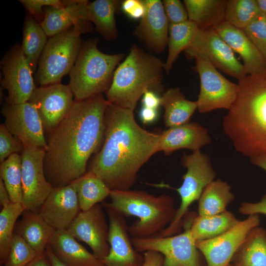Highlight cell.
I'll return each mask as SVG.
<instances>
[{
  "label": "cell",
  "mask_w": 266,
  "mask_h": 266,
  "mask_svg": "<svg viewBox=\"0 0 266 266\" xmlns=\"http://www.w3.org/2000/svg\"><path fill=\"white\" fill-rule=\"evenodd\" d=\"M109 103L103 94L74 100L67 115L49 133L44 167L53 188L68 185L87 172L88 161L103 142Z\"/></svg>",
  "instance_id": "obj_1"
},
{
  "label": "cell",
  "mask_w": 266,
  "mask_h": 266,
  "mask_svg": "<svg viewBox=\"0 0 266 266\" xmlns=\"http://www.w3.org/2000/svg\"><path fill=\"white\" fill-rule=\"evenodd\" d=\"M80 211L75 187L72 182L53 188L38 213L54 230L64 231L67 230Z\"/></svg>",
  "instance_id": "obj_19"
},
{
  "label": "cell",
  "mask_w": 266,
  "mask_h": 266,
  "mask_svg": "<svg viewBox=\"0 0 266 266\" xmlns=\"http://www.w3.org/2000/svg\"><path fill=\"white\" fill-rule=\"evenodd\" d=\"M121 3L118 0H96L86 5V20L93 23L95 30L107 40H114L118 36L115 14Z\"/></svg>",
  "instance_id": "obj_26"
},
{
  "label": "cell",
  "mask_w": 266,
  "mask_h": 266,
  "mask_svg": "<svg viewBox=\"0 0 266 266\" xmlns=\"http://www.w3.org/2000/svg\"><path fill=\"white\" fill-rule=\"evenodd\" d=\"M103 208L97 204L88 210L80 211L67 230L76 240L87 244L100 260L110 249L109 224Z\"/></svg>",
  "instance_id": "obj_17"
},
{
  "label": "cell",
  "mask_w": 266,
  "mask_h": 266,
  "mask_svg": "<svg viewBox=\"0 0 266 266\" xmlns=\"http://www.w3.org/2000/svg\"><path fill=\"white\" fill-rule=\"evenodd\" d=\"M195 69L200 79V90L196 100L201 113L226 109L229 110L236 99L238 85L230 81L205 59H195Z\"/></svg>",
  "instance_id": "obj_10"
},
{
  "label": "cell",
  "mask_w": 266,
  "mask_h": 266,
  "mask_svg": "<svg viewBox=\"0 0 266 266\" xmlns=\"http://www.w3.org/2000/svg\"><path fill=\"white\" fill-rule=\"evenodd\" d=\"M99 39L83 41L69 74V85L74 100H82L103 94L109 89L114 72L123 60L121 53L107 54L98 48Z\"/></svg>",
  "instance_id": "obj_6"
},
{
  "label": "cell",
  "mask_w": 266,
  "mask_h": 266,
  "mask_svg": "<svg viewBox=\"0 0 266 266\" xmlns=\"http://www.w3.org/2000/svg\"><path fill=\"white\" fill-rule=\"evenodd\" d=\"M104 208L109 220L110 246L108 255L101 260L104 266H142L144 256L133 245L125 217L113 209Z\"/></svg>",
  "instance_id": "obj_18"
},
{
  "label": "cell",
  "mask_w": 266,
  "mask_h": 266,
  "mask_svg": "<svg viewBox=\"0 0 266 266\" xmlns=\"http://www.w3.org/2000/svg\"><path fill=\"white\" fill-rule=\"evenodd\" d=\"M109 202L104 207L113 209L125 217L138 220L128 227L133 238H145L158 235L173 220L176 210L174 199L168 195L158 196L139 190H111Z\"/></svg>",
  "instance_id": "obj_5"
},
{
  "label": "cell",
  "mask_w": 266,
  "mask_h": 266,
  "mask_svg": "<svg viewBox=\"0 0 266 266\" xmlns=\"http://www.w3.org/2000/svg\"><path fill=\"white\" fill-rule=\"evenodd\" d=\"M239 213L244 215L264 214L266 215V192L260 201L257 202H242L239 207Z\"/></svg>",
  "instance_id": "obj_44"
},
{
  "label": "cell",
  "mask_w": 266,
  "mask_h": 266,
  "mask_svg": "<svg viewBox=\"0 0 266 266\" xmlns=\"http://www.w3.org/2000/svg\"><path fill=\"white\" fill-rule=\"evenodd\" d=\"M73 98L69 85L60 82L36 88L28 101L35 107L44 132L50 133L70 112Z\"/></svg>",
  "instance_id": "obj_15"
},
{
  "label": "cell",
  "mask_w": 266,
  "mask_h": 266,
  "mask_svg": "<svg viewBox=\"0 0 266 266\" xmlns=\"http://www.w3.org/2000/svg\"><path fill=\"white\" fill-rule=\"evenodd\" d=\"M66 266H104L67 231H56L48 245Z\"/></svg>",
  "instance_id": "obj_23"
},
{
  "label": "cell",
  "mask_w": 266,
  "mask_h": 266,
  "mask_svg": "<svg viewBox=\"0 0 266 266\" xmlns=\"http://www.w3.org/2000/svg\"><path fill=\"white\" fill-rule=\"evenodd\" d=\"M199 31L194 23L188 20L176 24H169L167 57L164 64V70L168 73L180 53L191 44Z\"/></svg>",
  "instance_id": "obj_34"
},
{
  "label": "cell",
  "mask_w": 266,
  "mask_h": 266,
  "mask_svg": "<svg viewBox=\"0 0 266 266\" xmlns=\"http://www.w3.org/2000/svg\"><path fill=\"white\" fill-rule=\"evenodd\" d=\"M91 22L82 19L67 30L49 37L34 75L40 86L60 83L69 74L83 43L81 35L92 32Z\"/></svg>",
  "instance_id": "obj_7"
},
{
  "label": "cell",
  "mask_w": 266,
  "mask_h": 266,
  "mask_svg": "<svg viewBox=\"0 0 266 266\" xmlns=\"http://www.w3.org/2000/svg\"><path fill=\"white\" fill-rule=\"evenodd\" d=\"M214 29L233 52L240 55L247 75L266 68V60L243 30L225 21Z\"/></svg>",
  "instance_id": "obj_22"
},
{
  "label": "cell",
  "mask_w": 266,
  "mask_h": 266,
  "mask_svg": "<svg viewBox=\"0 0 266 266\" xmlns=\"http://www.w3.org/2000/svg\"><path fill=\"white\" fill-rule=\"evenodd\" d=\"M243 31L266 61V16L261 13Z\"/></svg>",
  "instance_id": "obj_39"
},
{
  "label": "cell",
  "mask_w": 266,
  "mask_h": 266,
  "mask_svg": "<svg viewBox=\"0 0 266 266\" xmlns=\"http://www.w3.org/2000/svg\"><path fill=\"white\" fill-rule=\"evenodd\" d=\"M142 103L143 106L157 109L161 105V97L153 91H146L142 96Z\"/></svg>",
  "instance_id": "obj_46"
},
{
  "label": "cell",
  "mask_w": 266,
  "mask_h": 266,
  "mask_svg": "<svg viewBox=\"0 0 266 266\" xmlns=\"http://www.w3.org/2000/svg\"><path fill=\"white\" fill-rule=\"evenodd\" d=\"M238 92L222 127L238 153L266 157V68L238 80Z\"/></svg>",
  "instance_id": "obj_3"
},
{
  "label": "cell",
  "mask_w": 266,
  "mask_h": 266,
  "mask_svg": "<svg viewBox=\"0 0 266 266\" xmlns=\"http://www.w3.org/2000/svg\"><path fill=\"white\" fill-rule=\"evenodd\" d=\"M230 263L234 266H266V229L258 226L251 230Z\"/></svg>",
  "instance_id": "obj_29"
},
{
  "label": "cell",
  "mask_w": 266,
  "mask_h": 266,
  "mask_svg": "<svg viewBox=\"0 0 266 266\" xmlns=\"http://www.w3.org/2000/svg\"><path fill=\"white\" fill-rule=\"evenodd\" d=\"M144 262L142 266H163L164 257L160 253L147 251L144 252Z\"/></svg>",
  "instance_id": "obj_45"
},
{
  "label": "cell",
  "mask_w": 266,
  "mask_h": 266,
  "mask_svg": "<svg viewBox=\"0 0 266 266\" xmlns=\"http://www.w3.org/2000/svg\"><path fill=\"white\" fill-rule=\"evenodd\" d=\"M212 141L208 130L197 122L168 128L161 133L159 151L169 155L181 149L200 150Z\"/></svg>",
  "instance_id": "obj_21"
},
{
  "label": "cell",
  "mask_w": 266,
  "mask_h": 266,
  "mask_svg": "<svg viewBox=\"0 0 266 266\" xmlns=\"http://www.w3.org/2000/svg\"><path fill=\"white\" fill-rule=\"evenodd\" d=\"M163 7L169 24H176L189 20L185 5L179 0H164Z\"/></svg>",
  "instance_id": "obj_42"
},
{
  "label": "cell",
  "mask_w": 266,
  "mask_h": 266,
  "mask_svg": "<svg viewBox=\"0 0 266 266\" xmlns=\"http://www.w3.org/2000/svg\"><path fill=\"white\" fill-rule=\"evenodd\" d=\"M139 117L143 124H150L155 121L158 117L157 109L143 106L139 111Z\"/></svg>",
  "instance_id": "obj_47"
},
{
  "label": "cell",
  "mask_w": 266,
  "mask_h": 266,
  "mask_svg": "<svg viewBox=\"0 0 266 266\" xmlns=\"http://www.w3.org/2000/svg\"><path fill=\"white\" fill-rule=\"evenodd\" d=\"M56 230L37 212L25 210L16 223L14 233L21 236L37 253H44Z\"/></svg>",
  "instance_id": "obj_25"
},
{
  "label": "cell",
  "mask_w": 266,
  "mask_h": 266,
  "mask_svg": "<svg viewBox=\"0 0 266 266\" xmlns=\"http://www.w3.org/2000/svg\"><path fill=\"white\" fill-rule=\"evenodd\" d=\"M259 214L249 215L235 226L215 237L196 242L204 256L207 266H228L248 233L260 225Z\"/></svg>",
  "instance_id": "obj_14"
},
{
  "label": "cell",
  "mask_w": 266,
  "mask_h": 266,
  "mask_svg": "<svg viewBox=\"0 0 266 266\" xmlns=\"http://www.w3.org/2000/svg\"><path fill=\"white\" fill-rule=\"evenodd\" d=\"M231 189L227 182L220 179L209 184L199 200L198 215H213L226 211L227 207L234 199Z\"/></svg>",
  "instance_id": "obj_31"
},
{
  "label": "cell",
  "mask_w": 266,
  "mask_h": 266,
  "mask_svg": "<svg viewBox=\"0 0 266 266\" xmlns=\"http://www.w3.org/2000/svg\"><path fill=\"white\" fill-rule=\"evenodd\" d=\"M11 202L9 193L2 180L0 178V204L2 207L9 204Z\"/></svg>",
  "instance_id": "obj_49"
},
{
  "label": "cell",
  "mask_w": 266,
  "mask_h": 266,
  "mask_svg": "<svg viewBox=\"0 0 266 266\" xmlns=\"http://www.w3.org/2000/svg\"><path fill=\"white\" fill-rule=\"evenodd\" d=\"M63 7L47 6L40 25L48 37L63 32L79 21L86 20V0H64Z\"/></svg>",
  "instance_id": "obj_24"
},
{
  "label": "cell",
  "mask_w": 266,
  "mask_h": 266,
  "mask_svg": "<svg viewBox=\"0 0 266 266\" xmlns=\"http://www.w3.org/2000/svg\"><path fill=\"white\" fill-rule=\"evenodd\" d=\"M81 211H86L109 197L111 190L99 177L87 171L72 182Z\"/></svg>",
  "instance_id": "obj_33"
},
{
  "label": "cell",
  "mask_w": 266,
  "mask_h": 266,
  "mask_svg": "<svg viewBox=\"0 0 266 266\" xmlns=\"http://www.w3.org/2000/svg\"><path fill=\"white\" fill-rule=\"evenodd\" d=\"M228 266H234L232 264L230 263Z\"/></svg>",
  "instance_id": "obj_53"
},
{
  "label": "cell",
  "mask_w": 266,
  "mask_h": 266,
  "mask_svg": "<svg viewBox=\"0 0 266 266\" xmlns=\"http://www.w3.org/2000/svg\"><path fill=\"white\" fill-rule=\"evenodd\" d=\"M251 163L266 171V157H256L249 159Z\"/></svg>",
  "instance_id": "obj_51"
},
{
  "label": "cell",
  "mask_w": 266,
  "mask_h": 266,
  "mask_svg": "<svg viewBox=\"0 0 266 266\" xmlns=\"http://www.w3.org/2000/svg\"><path fill=\"white\" fill-rule=\"evenodd\" d=\"M184 52L187 58L205 59L216 68L238 80L247 75L243 65L214 29L199 30Z\"/></svg>",
  "instance_id": "obj_11"
},
{
  "label": "cell",
  "mask_w": 266,
  "mask_h": 266,
  "mask_svg": "<svg viewBox=\"0 0 266 266\" xmlns=\"http://www.w3.org/2000/svg\"><path fill=\"white\" fill-rule=\"evenodd\" d=\"M256 0H227L225 21L244 30L261 14Z\"/></svg>",
  "instance_id": "obj_37"
},
{
  "label": "cell",
  "mask_w": 266,
  "mask_h": 266,
  "mask_svg": "<svg viewBox=\"0 0 266 266\" xmlns=\"http://www.w3.org/2000/svg\"><path fill=\"white\" fill-rule=\"evenodd\" d=\"M24 145L3 124L0 126V162L4 161L13 154L22 153Z\"/></svg>",
  "instance_id": "obj_40"
},
{
  "label": "cell",
  "mask_w": 266,
  "mask_h": 266,
  "mask_svg": "<svg viewBox=\"0 0 266 266\" xmlns=\"http://www.w3.org/2000/svg\"><path fill=\"white\" fill-rule=\"evenodd\" d=\"M26 266H52L46 252L38 255L32 262Z\"/></svg>",
  "instance_id": "obj_48"
},
{
  "label": "cell",
  "mask_w": 266,
  "mask_h": 266,
  "mask_svg": "<svg viewBox=\"0 0 266 266\" xmlns=\"http://www.w3.org/2000/svg\"><path fill=\"white\" fill-rule=\"evenodd\" d=\"M121 9L133 19H141L145 12V6L143 0H125L122 2Z\"/></svg>",
  "instance_id": "obj_43"
},
{
  "label": "cell",
  "mask_w": 266,
  "mask_h": 266,
  "mask_svg": "<svg viewBox=\"0 0 266 266\" xmlns=\"http://www.w3.org/2000/svg\"><path fill=\"white\" fill-rule=\"evenodd\" d=\"M25 210L22 203L11 202L1 208L0 212V264L5 261L18 218Z\"/></svg>",
  "instance_id": "obj_35"
},
{
  "label": "cell",
  "mask_w": 266,
  "mask_h": 266,
  "mask_svg": "<svg viewBox=\"0 0 266 266\" xmlns=\"http://www.w3.org/2000/svg\"><path fill=\"white\" fill-rule=\"evenodd\" d=\"M188 19L200 30L214 29L225 21L227 0H184Z\"/></svg>",
  "instance_id": "obj_27"
},
{
  "label": "cell",
  "mask_w": 266,
  "mask_h": 266,
  "mask_svg": "<svg viewBox=\"0 0 266 266\" xmlns=\"http://www.w3.org/2000/svg\"><path fill=\"white\" fill-rule=\"evenodd\" d=\"M133 112L108 103L103 142L88 171L99 177L111 190H130L140 168L159 152L161 133L141 127Z\"/></svg>",
  "instance_id": "obj_2"
},
{
  "label": "cell",
  "mask_w": 266,
  "mask_h": 266,
  "mask_svg": "<svg viewBox=\"0 0 266 266\" xmlns=\"http://www.w3.org/2000/svg\"><path fill=\"white\" fill-rule=\"evenodd\" d=\"M161 106L164 108V120L168 128L189 123L197 109L196 101L187 100L178 87L168 89L162 94Z\"/></svg>",
  "instance_id": "obj_28"
},
{
  "label": "cell",
  "mask_w": 266,
  "mask_h": 266,
  "mask_svg": "<svg viewBox=\"0 0 266 266\" xmlns=\"http://www.w3.org/2000/svg\"><path fill=\"white\" fill-rule=\"evenodd\" d=\"M45 149L25 146L22 160V203L25 210L38 212L53 187L44 171Z\"/></svg>",
  "instance_id": "obj_12"
},
{
  "label": "cell",
  "mask_w": 266,
  "mask_h": 266,
  "mask_svg": "<svg viewBox=\"0 0 266 266\" xmlns=\"http://www.w3.org/2000/svg\"><path fill=\"white\" fill-rule=\"evenodd\" d=\"M3 125L24 147L46 149L47 141L39 115L33 105L29 101L16 104L6 103L1 109Z\"/></svg>",
  "instance_id": "obj_16"
},
{
  "label": "cell",
  "mask_w": 266,
  "mask_h": 266,
  "mask_svg": "<svg viewBox=\"0 0 266 266\" xmlns=\"http://www.w3.org/2000/svg\"><path fill=\"white\" fill-rule=\"evenodd\" d=\"M164 63L134 44L129 55L116 67L106 99L116 106L133 111L140 97L148 91H163Z\"/></svg>",
  "instance_id": "obj_4"
},
{
  "label": "cell",
  "mask_w": 266,
  "mask_h": 266,
  "mask_svg": "<svg viewBox=\"0 0 266 266\" xmlns=\"http://www.w3.org/2000/svg\"><path fill=\"white\" fill-rule=\"evenodd\" d=\"M45 252L52 266H66L56 257L49 245L47 246Z\"/></svg>",
  "instance_id": "obj_50"
},
{
  "label": "cell",
  "mask_w": 266,
  "mask_h": 266,
  "mask_svg": "<svg viewBox=\"0 0 266 266\" xmlns=\"http://www.w3.org/2000/svg\"><path fill=\"white\" fill-rule=\"evenodd\" d=\"M183 166L187 169L183 176V183L175 189L179 194L181 202L175 216L167 227L158 234L162 236L175 235L182 225L183 219L190 205L199 200L204 188L214 180L216 172L209 156L200 150L191 154H184L181 159Z\"/></svg>",
  "instance_id": "obj_8"
},
{
  "label": "cell",
  "mask_w": 266,
  "mask_h": 266,
  "mask_svg": "<svg viewBox=\"0 0 266 266\" xmlns=\"http://www.w3.org/2000/svg\"><path fill=\"white\" fill-rule=\"evenodd\" d=\"M0 65L3 74L1 84L8 92L6 103L16 104L28 101L36 87L33 73L19 43L10 47Z\"/></svg>",
  "instance_id": "obj_13"
},
{
  "label": "cell",
  "mask_w": 266,
  "mask_h": 266,
  "mask_svg": "<svg viewBox=\"0 0 266 266\" xmlns=\"http://www.w3.org/2000/svg\"><path fill=\"white\" fill-rule=\"evenodd\" d=\"M47 35L31 15L25 17L21 45L22 51L33 74H35L40 56L48 41Z\"/></svg>",
  "instance_id": "obj_32"
},
{
  "label": "cell",
  "mask_w": 266,
  "mask_h": 266,
  "mask_svg": "<svg viewBox=\"0 0 266 266\" xmlns=\"http://www.w3.org/2000/svg\"><path fill=\"white\" fill-rule=\"evenodd\" d=\"M2 179L12 202L22 203V160L21 155L13 154L0 165Z\"/></svg>",
  "instance_id": "obj_36"
},
{
  "label": "cell",
  "mask_w": 266,
  "mask_h": 266,
  "mask_svg": "<svg viewBox=\"0 0 266 266\" xmlns=\"http://www.w3.org/2000/svg\"><path fill=\"white\" fill-rule=\"evenodd\" d=\"M256 0L261 13L266 16V0Z\"/></svg>",
  "instance_id": "obj_52"
},
{
  "label": "cell",
  "mask_w": 266,
  "mask_h": 266,
  "mask_svg": "<svg viewBox=\"0 0 266 266\" xmlns=\"http://www.w3.org/2000/svg\"><path fill=\"white\" fill-rule=\"evenodd\" d=\"M143 0L145 12L133 34L148 50L160 53L167 46L169 24L162 1Z\"/></svg>",
  "instance_id": "obj_20"
},
{
  "label": "cell",
  "mask_w": 266,
  "mask_h": 266,
  "mask_svg": "<svg viewBox=\"0 0 266 266\" xmlns=\"http://www.w3.org/2000/svg\"><path fill=\"white\" fill-rule=\"evenodd\" d=\"M37 255L21 236L14 233L8 256L1 266H26Z\"/></svg>",
  "instance_id": "obj_38"
},
{
  "label": "cell",
  "mask_w": 266,
  "mask_h": 266,
  "mask_svg": "<svg viewBox=\"0 0 266 266\" xmlns=\"http://www.w3.org/2000/svg\"><path fill=\"white\" fill-rule=\"evenodd\" d=\"M240 220L226 210L213 215L192 217L190 230L192 237L197 241L210 239L228 231Z\"/></svg>",
  "instance_id": "obj_30"
},
{
  "label": "cell",
  "mask_w": 266,
  "mask_h": 266,
  "mask_svg": "<svg viewBox=\"0 0 266 266\" xmlns=\"http://www.w3.org/2000/svg\"><path fill=\"white\" fill-rule=\"evenodd\" d=\"M192 217L183 222L185 230L168 236L155 235L145 238H132L135 250L139 253L153 251L164 257L163 266H200L199 250L192 236L190 227Z\"/></svg>",
  "instance_id": "obj_9"
},
{
  "label": "cell",
  "mask_w": 266,
  "mask_h": 266,
  "mask_svg": "<svg viewBox=\"0 0 266 266\" xmlns=\"http://www.w3.org/2000/svg\"><path fill=\"white\" fill-rule=\"evenodd\" d=\"M25 9L38 23L40 24L44 15V8L47 6L63 7V0H19Z\"/></svg>",
  "instance_id": "obj_41"
}]
</instances>
